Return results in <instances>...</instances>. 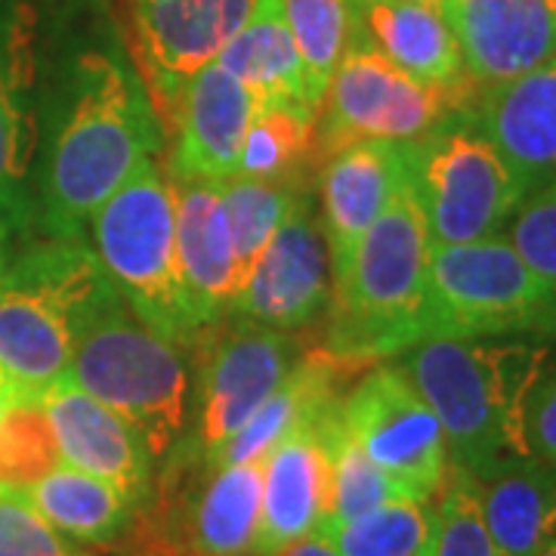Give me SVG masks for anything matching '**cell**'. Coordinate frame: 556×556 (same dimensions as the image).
I'll return each instance as SVG.
<instances>
[{
    "instance_id": "obj_40",
    "label": "cell",
    "mask_w": 556,
    "mask_h": 556,
    "mask_svg": "<svg viewBox=\"0 0 556 556\" xmlns=\"http://www.w3.org/2000/svg\"><path fill=\"white\" fill-rule=\"evenodd\" d=\"M10 399H13V390H10V383H7V378L0 375V417H3V412H7Z\"/></svg>"
},
{
    "instance_id": "obj_41",
    "label": "cell",
    "mask_w": 556,
    "mask_h": 556,
    "mask_svg": "<svg viewBox=\"0 0 556 556\" xmlns=\"http://www.w3.org/2000/svg\"><path fill=\"white\" fill-rule=\"evenodd\" d=\"M535 556H556V538L547 544V547H544V551H538Z\"/></svg>"
},
{
    "instance_id": "obj_8",
    "label": "cell",
    "mask_w": 556,
    "mask_h": 556,
    "mask_svg": "<svg viewBox=\"0 0 556 556\" xmlns=\"http://www.w3.org/2000/svg\"><path fill=\"white\" fill-rule=\"evenodd\" d=\"M556 338V298L495 239L430 244L420 340L427 338Z\"/></svg>"
},
{
    "instance_id": "obj_23",
    "label": "cell",
    "mask_w": 556,
    "mask_h": 556,
    "mask_svg": "<svg viewBox=\"0 0 556 556\" xmlns=\"http://www.w3.org/2000/svg\"><path fill=\"white\" fill-rule=\"evenodd\" d=\"M356 40L424 84H473L437 0H358Z\"/></svg>"
},
{
    "instance_id": "obj_38",
    "label": "cell",
    "mask_w": 556,
    "mask_h": 556,
    "mask_svg": "<svg viewBox=\"0 0 556 556\" xmlns=\"http://www.w3.org/2000/svg\"><path fill=\"white\" fill-rule=\"evenodd\" d=\"M10 226L0 219V278H3V273H7V263H10Z\"/></svg>"
},
{
    "instance_id": "obj_30",
    "label": "cell",
    "mask_w": 556,
    "mask_h": 556,
    "mask_svg": "<svg viewBox=\"0 0 556 556\" xmlns=\"http://www.w3.org/2000/svg\"><path fill=\"white\" fill-rule=\"evenodd\" d=\"M300 192L303 189L285 186V182H269V179L229 177L219 182L223 214H226L229 236L236 244L241 276L248 278V273L254 269V263L266 251V244L273 241L278 226L291 214Z\"/></svg>"
},
{
    "instance_id": "obj_27",
    "label": "cell",
    "mask_w": 556,
    "mask_h": 556,
    "mask_svg": "<svg viewBox=\"0 0 556 556\" xmlns=\"http://www.w3.org/2000/svg\"><path fill=\"white\" fill-rule=\"evenodd\" d=\"M316 105L309 102H278L263 105L251 121L241 142L236 177L269 179L294 189H309L316 161Z\"/></svg>"
},
{
    "instance_id": "obj_22",
    "label": "cell",
    "mask_w": 556,
    "mask_h": 556,
    "mask_svg": "<svg viewBox=\"0 0 556 556\" xmlns=\"http://www.w3.org/2000/svg\"><path fill=\"white\" fill-rule=\"evenodd\" d=\"M412 142H353L318 164L313 192L334 276L408 174Z\"/></svg>"
},
{
    "instance_id": "obj_31",
    "label": "cell",
    "mask_w": 556,
    "mask_h": 556,
    "mask_svg": "<svg viewBox=\"0 0 556 556\" xmlns=\"http://www.w3.org/2000/svg\"><path fill=\"white\" fill-rule=\"evenodd\" d=\"M62 464L40 396H13L0 417V492L25 495Z\"/></svg>"
},
{
    "instance_id": "obj_16",
    "label": "cell",
    "mask_w": 556,
    "mask_h": 556,
    "mask_svg": "<svg viewBox=\"0 0 556 556\" xmlns=\"http://www.w3.org/2000/svg\"><path fill=\"white\" fill-rule=\"evenodd\" d=\"M340 399L318 405L263 457L260 535L254 556H273L309 535H325L331 522V424Z\"/></svg>"
},
{
    "instance_id": "obj_36",
    "label": "cell",
    "mask_w": 556,
    "mask_h": 556,
    "mask_svg": "<svg viewBox=\"0 0 556 556\" xmlns=\"http://www.w3.org/2000/svg\"><path fill=\"white\" fill-rule=\"evenodd\" d=\"M522 439L535 460L556 467V362H544L522 405Z\"/></svg>"
},
{
    "instance_id": "obj_9",
    "label": "cell",
    "mask_w": 556,
    "mask_h": 556,
    "mask_svg": "<svg viewBox=\"0 0 556 556\" xmlns=\"http://www.w3.org/2000/svg\"><path fill=\"white\" fill-rule=\"evenodd\" d=\"M477 97V84H424L365 40H353L318 105L316 161L321 164L353 142H420L470 112Z\"/></svg>"
},
{
    "instance_id": "obj_13",
    "label": "cell",
    "mask_w": 556,
    "mask_h": 556,
    "mask_svg": "<svg viewBox=\"0 0 556 556\" xmlns=\"http://www.w3.org/2000/svg\"><path fill=\"white\" fill-rule=\"evenodd\" d=\"M340 427L417 501H437L448 477V445L437 412L399 362H378L340 396Z\"/></svg>"
},
{
    "instance_id": "obj_35",
    "label": "cell",
    "mask_w": 556,
    "mask_h": 556,
    "mask_svg": "<svg viewBox=\"0 0 556 556\" xmlns=\"http://www.w3.org/2000/svg\"><path fill=\"white\" fill-rule=\"evenodd\" d=\"M72 544L25 495L0 492V556H65Z\"/></svg>"
},
{
    "instance_id": "obj_6",
    "label": "cell",
    "mask_w": 556,
    "mask_h": 556,
    "mask_svg": "<svg viewBox=\"0 0 556 556\" xmlns=\"http://www.w3.org/2000/svg\"><path fill=\"white\" fill-rule=\"evenodd\" d=\"M263 460L217 467L174 445L115 547L124 556H254Z\"/></svg>"
},
{
    "instance_id": "obj_39",
    "label": "cell",
    "mask_w": 556,
    "mask_h": 556,
    "mask_svg": "<svg viewBox=\"0 0 556 556\" xmlns=\"http://www.w3.org/2000/svg\"><path fill=\"white\" fill-rule=\"evenodd\" d=\"M65 556H124V554H109L105 547H72Z\"/></svg>"
},
{
    "instance_id": "obj_18",
    "label": "cell",
    "mask_w": 556,
    "mask_h": 556,
    "mask_svg": "<svg viewBox=\"0 0 556 556\" xmlns=\"http://www.w3.org/2000/svg\"><path fill=\"white\" fill-rule=\"evenodd\" d=\"M62 464L118 485L134 507H142L155 482L159 460L130 420L102 405L72 378L62 375L43 396Z\"/></svg>"
},
{
    "instance_id": "obj_17",
    "label": "cell",
    "mask_w": 556,
    "mask_h": 556,
    "mask_svg": "<svg viewBox=\"0 0 556 556\" xmlns=\"http://www.w3.org/2000/svg\"><path fill=\"white\" fill-rule=\"evenodd\" d=\"M257 97L219 62H207L186 87L164 121L167 177L229 179L239 167L241 142L257 115Z\"/></svg>"
},
{
    "instance_id": "obj_19",
    "label": "cell",
    "mask_w": 556,
    "mask_h": 556,
    "mask_svg": "<svg viewBox=\"0 0 556 556\" xmlns=\"http://www.w3.org/2000/svg\"><path fill=\"white\" fill-rule=\"evenodd\" d=\"M479 90L535 68L556 53L554 0H437Z\"/></svg>"
},
{
    "instance_id": "obj_1",
    "label": "cell",
    "mask_w": 556,
    "mask_h": 556,
    "mask_svg": "<svg viewBox=\"0 0 556 556\" xmlns=\"http://www.w3.org/2000/svg\"><path fill=\"white\" fill-rule=\"evenodd\" d=\"M167 139L102 0H60L38 161V229L80 239L102 201Z\"/></svg>"
},
{
    "instance_id": "obj_42",
    "label": "cell",
    "mask_w": 556,
    "mask_h": 556,
    "mask_svg": "<svg viewBox=\"0 0 556 556\" xmlns=\"http://www.w3.org/2000/svg\"><path fill=\"white\" fill-rule=\"evenodd\" d=\"M554 7H556V0H554Z\"/></svg>"
},
{
    "instance_id": "obj_25",
    "label": "cell",
    "mask_w": 556,
    "mask_h": 556,
    "mask_svg": "<svg viewBox=\"0 0 556 556\" xmlns=\"http://www.w3.org/2000/svg\"><path fill=\"white\" fill-rule=\"evenodd\" d=\"M214 62L257 97L260 109L278 102L316 105L309 97L303 60L285 20L281 0H254V10L248 13L244 25L229 38Z\"/></svg>"
},
{
    "instance_id": "obj_7",
    "label": "cell",
    "mask_w": 556,
    "mask_h": 556,
    "mask_svg": "<svg viewBox=\"0 0 556 556\" xmlns=\"http://www.w3.org/2000/svg\"><path fill=\"white\" fill-rule=\"evenodd\" d=\"M65 378L137 427L155 460L186 430L189 350H182L112 291L87 321Z\"/></svg>"
},
{
    "instance_id": "obj_10",
    "label": "cell",
    "mask_w": 556,
    "mask_h": 556,
    "mask_svg": "<svg viewBox=\"0 0 556 556\" xmlns=\"http://www.w3.org/2000/svg\"><path fill=\"white\" fill-rule=\"evenodd\" d=\"M300 353L294 334L248 318L201 328L189 346V412L177 448L211 460L276 393Z\"/></svg>"
},
{
    "instance_id": "obj_14",
    "label": "cell",
    "mask_w": 556,
    "mask_h": 556,
    "mask_svg": "<svg viewBox=\"0 0 556 556\" xmlns=\"http://www.w3.org/2000/svg\"><path fill=\"white\" fill-rule=\"evenodd\" d=\"M118 7L124 43L164 124L186 80L217 60L254 0H118Z\"/></svg>"
},
{
    "instance_id": "obj_32",
    "label": "cell",
    "mask_w": 556,
    "mask_h": 556,
    "mask_svg": "<svg viewBox=\"0 0 556 556\" xmlns=\"http://www.w3.org/2000/svg\"><path fill=\"white\" fill-rule=\"evenodd\" d=\"M331 455H334V482H331V522L325 535H331L338 526L375 507H383L399 497H412L396 479L387 477L378 464H371L356 442L346 437V430L340 427L338 408H334V424H331Z\"/></svg>"
},
{
    "instance_id": "obj_11",
    "label": "cell",
    "mask_w": 556,
    "mask_h": 556,
    "mask_svg": "<svg viewBox=\"0 0 556 556\" xmlns=\"http://www.w3.org/2000/svg\"><path fill=\"white\" fill-rule=\"evenodd\" d=\"M60 0H0V219L13 236L38 229L43 97Z\"/></svg>"
},
{
    "instance_id": "obj_29",
    "label": "cell",
    "mask_w": 556,
    "mask_h": 556,
    "mask_svg": "<svg viewBox=\"0 0 556 556\" xmlns=\"http://www.w3.org/2000/svg\"><path fill=\"white\" fill-rule=\"evenodd\" d=\"M294 35L309 97L321 105L325 87L358 35V0H281Z\"/></svg>"
},
{
    "instance_id": "obj_4",
    "label": "cell",
    "mask_w": 556,
    "mask_h": 556,
    "mask_svg": "<svg viewBox=\"0 0 556 556\" xmlns=\"http://www.w3.org/2000/svg\"><path fill=\"white\" fill-rule=\"evenodd\" d=\"M115 288L84 239L28 241L0 278V375L43 396L68 371L87 321Z\"/></svg>"
},
{
    "instance_id": "obj_21",
    "label": "cell",
    "mask_w": 556,
    "mask_h": 556,
    "mask_svg": "<svg viewBox=\"0 0 556 556\" xmlns=\"http://www.w3.org/2000/svg\"><path fill=\"white\" fill-rule=\"evenodd\" d=\"M477 130L529 195L556 177V53L517 78L479 90L470 109Z\"/></svg>"
},
{
    "instance_id": "obj_2",
    "label": "cell",
    "mask_w": 556,
    "mask_h": 556,
    "mask_svg": "<svg viewBox=\"0 0 556 556\" xmlns=\"http://www.w3.org/2000/svg\"><path fill=\"white\" fill-rule=\"evenodd\" d=\"M396 358L437 412L452 467L485 479L529 457L522 405L538 371L551 358L547 343L427 338Z\"/></svg>"
},
{
    "instance_id": "obj_20",
    "label": "cell",
    "mask_w": 556,
    "mask_h": 556,
    "mask_svg": "<svg viewBox=\"0 0 556 556\" xmlns=\"http://www.w3.org/2000/svg\"><path fill=\"white\" fill-rule=\"evenodd\" d=\"M177 207V260L182 291L195 328L232 313L241 294L239 257L223 214L219 179L170 177Z\"/></svg>"
},
{
    "instance_id": "obj_3",
    "label": "cell",
    "mask_w": 556,
    "mask_h": 556,
    "mask_svg": "<svg viewBox=\"0 0 556 556\" xmlns=\"http://www.w3.org/2000/svg\"><path fill=\"white\" fill-rule=\"evenodd\" d=\"M427 260L430 232L405 174L383 214L334 276L321 343L365 365L396 358L415 346L427 298Z\"/></svg>"
},
{
    "instance_id": "obj_24",
    "label": "cell",
    "mask_w": 556,
    "mask_h": 556,
    "mask_svg": "<svg viewBox=\"0 0 556 556\" xmlns=\"http://www.w3.org/2000/svg\"><path fill=\"white\" fill-rule=\"evenodd\" d=\"M482 522L504 556H535L556 538V467L522 457L477 479Z\"/></svg>"
},
{
    "instance_id": "obj_33",
    "label": "cell",
    "mask_w": 556,
    "mask_h": 556,
    "mask_svg": "<svg viewBox=\"0 0 556 556\" xmlns=\"http://www.w3.org/2000/svg\"><path fill=\"white\" fill-rule=\"evenodd\" d=\"M439 535L433 556H504L489 535L479 510L477 479L448 467L445 485L437 495Z\"/></svg>"
},
{
    "instance_id": "obj_12",
    "label": "cell",
    "mask_w": 556,
    "mask_h": 556,
    "mask_svg": "<svg viewBox=\"0 0 556 556\" xmlns=\"http://www.w3.org/2000/svg\"><path fill=\"white\" fill-rule=\"evenodd\" d=\"M408 177L430 244H467L504 236L519 201L526 199L495 146L470 121V112L412 142Z\"/></svg>"
},
{
    "instance_id": "obj_26",
    "label": "cell",
    "mask_w": 556,
    "mask_h": 556,
    "mask_svg": "<svg viewBox=\"0 0 556 556\" xmlns=\"http://www.w3.org/2000/svg\"><path fill=\"white\" fill-rule=\"evenodd\" d=\"M25 497L72 547H115L137 517L118 485L68 464L50 470Z\"/></svg>"
},
{
    "instance_id": "obj_34",
    "label": "cell",
    "mask_w": 556,
    "mask_h": 556,
    "mask_svg": "<svg viewBox=\"0 0 556 556\" xmlns=\"http://www.w3.org/2000/svg\"><path fill=\"white\" fill-rule=\"evenodd\" d=\"M504 239L514 244L519 260L556 298V177L541 182L519 201Z\"/></svg>"
},
{
    "instance_id": "obj_37",
    "label": "cell",
    "mask_w": 556,
    "mask_h": 556,
    "mask_svg": "<svg viewBox=\"0 0 556 556\" xmlns=\"http://www.w3.org/2000/svg\"><path fill=\"white\" fill-rule=\"evenodd\" d=\"M273 556H340L338 547H334V541L331 535H309L298 541V544H291V547H285V551H278Z\"/></svg>"
},
{
    "instance_id": "obj_28",
    "label": "cell",
    "mask_w": 556,
    "mask_h": 556,
    "mask_svg": "<svg viewBox=\"0 0 556 556\" xmlns=\"http://www.w3.org/2000/svg\"><path fill=\"white\" fill-rule=\"evenodd\" d=\"M437 535V501L399 497L338 526L331 541L340 556H433Z\"/></svg>"
},
{
    "instance_id": "obj_5",
    "label": "cell",
    "mask_w": 556,
    "mask_h": 556,
    "mask_svg": "<svg viewBox=\"0 0 556 556\" xmlns=\"http://www.w3.org/2000/svg\"><path fill=\"white\" fill-rule=\"evenodd\" d=\"M87 229L121 300L161 338L189 350L199 328L179 278L177 207L164 161H142L97 207Z\"/></svg>"
},
{
    "instance_id": "obj_15",
    "label": "cell",
    "mask_w": 556,
    "mask_h": 556,
    "mask_svg": "<svg viewBox=\"0 0 556 556\" xmlns=\"http://www.w3.org/2000/svg\"><path fill=\"white\" fill-rule=\"evenodd\" d=\"M334 294V263L318 219L316 192L303 189L291 214L248 273L229 316L300 334L325 321Z\"/></svg>"
}]
</instances>
